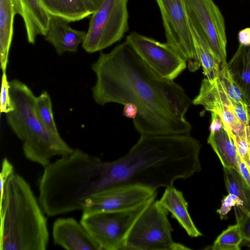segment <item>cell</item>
<instances>
[{
  "instance_id": "10",
  "label": "cell",
  "mask_w": 250,
  "mask_h": 250,
  "mask_svg": "<svg viewBox=\"0 0 250 250\" xmlns=\"http://www.w3.org/2000/svg\"><path fill=\"white\" fill-rule=\"evenodd\" d=\"M188 21L208 45L221 66L227 65V36L224 17L213 0H185Z\"/></svg>"
},
{
  "instance_id": "26",
  "label": "cell",
  "mask_w": 250,
  "mask_h": 250,
  "mask_svg": "<svg viewBox=\"0 0 250 250\" xmlns=\"http://www.w3.org/2000/svg\"><path fill=\"white\" fill-rule=\"evenodd\" d=\"M218 77L228 94L231 99L245 103L242 93L232 78L227 65L221 66Z\"/></svg>"
},
{
  "instance_id": "22",
  "label": "cell",
  "mask_w": 250,
  "mask_h": 250,
  "mask_svg": "<svg viewBox=\"0 0 250 250\" xmlns=\"http://www.w3.org/2000/svg\"><path fill=\"white\" fill-rule=\"evenodd\" d=\"M189 25L195 51L203 68V73L210 82H213L219 76L220 63L197 30L190 23Z\"/></svg>"
},
{
  "instance_id": "20",
  "label": "cell",
  "mask_w": 250,
  "mask_h": 250,
  "mask_svg": "<svg viewBox=\"0 0 250 250\" xmlns=\"http://www.w3.org/2000/svg\"><path fill=\"white\" fill-rule=\"evenodd\" d=\"M16 14L13 0H0V61L2 73L6 72L8 62Z\"/></svg>"
},
{
  "instance_id": "18",
  "label": "cell",
  "mask_w": 250,
  "mask_h": 250,
  "mask_svg": "<svg viewBox=\"0 0 250 250\" xmlns=\"http://www.w3.org/2000/svg\"><path fill=\"white\" fill-rule=\"evenodd\" d=\"M227 66L250 108V45H239Z\"/></svg>"
},
{
  "instance_id": "2",
  "label": "cell",
  "mask_w": 250,
  "mask_h": 250,
  "mask_svg": "<svg viewBox=\"0 0 250 250\" xmlns=\"http://www.w3.org/2000/svg\"><path fill=\"white\" fill-rule=\"evenodd\" d=\"M201 147L199 141L190 134L141 135L125 156L103 162L101 190L123 185L156 190L173 186L175 181L201 170Z\"/></svg>"
},
{
  "instance_id": "4",
  "label": "cell",
  "mask_w": 250,
  "mask_h": 250,
  "mask_svg": "<svg viewBox=\"0 0 250 250\" xmlns=\"http://www.w3.org/2000/svg\"><path fill=\"white\" fill-rule=\"evenodd\" d=\"M27 182L14 172L0 202V250H45L47 220Z\"/></svg>"
},
{
  "instance_id": "31",
  "label": "cell",
  "mask_w": 250,
  "mask_h": 250,
  "mask_svg": "<svg viewBox=\"0 0 250 250\" xmlns=\"http://www.w3.org/2000/svg\"><path fill=\"white\" fill-rule=\"evenodd\" d=\"M14 167L6 158H4L1 163V170L0 174V196L2 195L4 187L10 176L14 172Z\"/></svg>"
},
{
  "instance_id": "28",
  "label": "cell",
  "mask_w": 250,
  "mask_h": 250,
  "mask_svg": "<svg viewBox=\"0 0 250 250\" xmlns=\"http://www.w3.org/2000/svg\"><path fill=\"white\" fill-rule=\"evenodd\" d=\"M234 208L236 222L240 226L243 240L250 247V215L244 212L237 206Z\"/></svg>"
},
{
  "instance_id": "7",
  "label": "cell",
  "mask_w": 250,
  "mask_h": 250,
  "mask_svg": "<svg viewBox=\"0 0 250 250\" xmlns=\"http://www.w3.org/2000/svg\"><path fill=\"white\" fill-rule=\"evenodd\" d=\"M128 0H104L91 16L82 44L89 53L120 41L128 30Z\"/></svg>"
},
{
  "instance_id": "15",
  "label": "cell",
  "mask_w": 250,
  "mask_h": 250,
  "mask_svg": "<svg viewBox=\"0 0 250 250\" xmlns=\"http://www.w3.org/2000/svg\"><path fill=\"white\" fill-rule=\"evenodd\" d=\"M69 23L61 18L50 16L44 36L45 40L53 46L60 55L65 52H76L86 36L85 32L72 28Z\"/></svg>"
},
{
  "instance_id": "12",
  "label": "cell",
  "mask_w": 250,
  "mask_h": 250,
  "mask_svg": "<svg viewBox=\"0 0 250 250\" xmlns=\"http://www.w3.org/2000/svg\"><path fill=\"white\" fill-rule=\"evenodd\" d=\"M157 190L137 185H118L93 194L85 202L82 214L130 209L155 200Z\"/></svg>"
},
{
  "instance_id": "5",
  "label": "cell",
  "mask_w": 250,
  "mask_h": 250,
  "mask_svg": "<svg viewBox=\"0 0 250 250\" xmlns=\"http://www.w3.org/2000/svg\"><path fill=\"white\" fill-rule=\"evenodd\" d=\"M14 110L6 114L9 127L22 142L25 157L43 167L55 156H64L74 150L60 134L50 131L39 117L35 106L36 97L22 82H9Z\"/></svg>"
},
{
  "instance_id": "19",
  "label": "cell",
  "mask_w": 250,
  "mask_h": 250,
  "mask_svg": "<svg viewBox=\"0 0 250 250\" xmlns=\"http://www.w3.org/2000/svg\"><path fill=\"white\" fill-rule=\"evenodd\" d=\"M232 134L233 132H228L224 126L210 130L208 143L217 154L223 167L232 168L239 171L240 157Z\"/></svg>"
},
{
  "instance_id": "25",
  "label": "cell",
  "mask_w": 250,
  "mask_h": 250,
  "mask_svg": "<svg viewBox=\"0 0 250 250\" xmlns=\"http://www.w3.org/2000/svg\"><path fill=\"white\" fill-rule=\"evenodd\" d=\"M35 106L39 117L46 127L53 133L60 134L54 118L51 98L47 92L44 91L36 97Z\"/></svg>"
},
{
  "instance_id": "33",
  "label": "cell",
  "mask_w": 250,
  "mask_h": 250,
  "mask_svg": "<svg viewBox=\"0 0 250 250\" xmlns=\"http://www.w3.org/2000/svg\"><path fill=\"white\" fill-rule=\"evenodd\" d=\"M238 40L240 44L243 45H250V28L241 30L238 33Z\"/></svg>"
},
{
  "instance_id": "24",
  "label": "cell",
  "mask_w": 250,
  "mask_h": 250,
  "mask_svg": "<svg viewBox=\"0 0 250 250\" xmlns=\"http://www.w3.org/2000/svg\"><path fill=\"white\" fill-rule=\"evenodd\" d=\"M243 241L240 226L236 223L229 226L216 238L211 246L212 250H240Z\"/></svg>"
},
{
  "instance_id": "17",
  "label": "cell",
  "mask_w": 250,
  "mask_h": 250,
  "mask_svg": "<svg viewBox=\"0 0 250 250\" xmlns=\"http://www.w3.org/2000/svg\"><path fill=\"white\" fill-rule=\"evenodd\" d=\"M159 203L175 218L191 237L203 236L194 224L188 210L183 193L173 186L167 188Z\"/></svg>"
},
{
  "instance_id": "32",
  "label": "cell",
  "mask_w": 250,
  "mask_h": 250,
  "mask_svg": "<svg viewBox=\"0 0 250 250\" xmlns=\"http://www.w3.org/2000/svg\"><path fill=\"white\" fill-rule=\"evenodd\" d=\"M123 114L125 117L134 119L138 114V110L134 104L127 103L124 105Z\"/></svg>"
},
{
  "instance_id": "1",
  "label": "cell",
  "mask_w": 250,
  "mask_h": 250,
  "mask_svg": "<svg viewBox=\"0 0 250 250\" xmlns=\"http://www.w3.org/2000/svg\"><path fill=\"white\" fill-rule=\"evenodd\" d=\"M92 69L95 102L135 105L138 113L133 123L141 135L190 134L186 114L192 101L180 85L148 66L127 42L101 52Z\"/></svg>"
},
{
  "instance_id": "21",
  "label": "cell",
  "mask_w": 250,
  "mask_h": 250,
  "mask_svg": "<svg viewBox=\"0 0 250 250\" xmlns=\"http://www.w3.org/2000/svg\"><path fill=\"white\" fill-rule=\"evenodd\" d=\"M50 16L63 19L68 22L77 21L92 14L83 0H40Z\"/></svg>"
},
{
  "instance_id": "14",
  "label": "cell",
  "mask_w": 250,
  "mask_h": 250,
  "mask_svg": "<svg viewBox=\"0 0 250 250\" xmlns=\"http://www.w3.org/2000/svg\"><path fill=\"white\" fill-rule=\"evenodd\" d=\"M52 236L54 244L68 250H102L81 223L73 218L56 220Z\"/></svg>"
},
{
  "instance_id": "13",
  "label": "cell",
  "mask_w": 250,
  "mask_h": 250,
  "mask_svg": "<svg viewBox=\"0 0 250 250\" xmlns=\"http://www.w3.org/2000/svg\"><path fill=\"white\" fill-rule=\"evenodd\" d=\"M192 104L202 105L206 110L218 115L228 132L236 134L245 125L236 116L231 98L219 77L213 82L206 78L202 80L199 93L193 100Z\"/></svg>"
},
{
  "instance_id": "9",
  "label": "cell",
  "mask_w": 250,
  "mask_h": 250,
  "mask_svg": "<svg viewBox=\"0 0 250 250\" xmlns=\"http://www.w3.org/2000/svg\"><path fill=\"white\" fill-rule=\"evenodd\" d=\"M159 7L166 42L186 61L191 72L201 66L196 55L185 0H156Z\"/></svg>"
},
{
  "instance_id": "16",
  "label": "cell",
  "mask_w": 250,
  "mask_h": 250,
  "mask_svg": "<svg viewBox=\"0 0 250 250\" xmlns=\"http://www.w3.org/2000/svg\"><path fill=\"white\" fill-rule=\"evenodd\" d=\"M17 14L24 22L28 43L34 44L38 35L45 36L50 16L40 0H13Z\"/></svg>"
},
{
  "instance_id": "11",
  "label": "cell",
  "mask_w": 250,
  "mask_h": 250,
  "mask_svg": "<svg viewBox=\"0 0 250 250\" xmlns=\"http://www.w3.org/2000/svg\"><path fill=\"white\" fill-rule=\"evenodd\" d=\"M127 42L140 58L162 77L173 81L187 68L186 60L170 45L132 32Z\"/></svg>"
},
{
  "instance_id": "23",
  "label": "cell",
  "mask_w": 250,
  "mask_h": 250,
  "mask_svg": "<svg viewBox=\"0 0 250 250\" xmlns=\"http://www.w3.org/2000/svg\"><path fill=\"white\" fill-rule=\"evenodd\" d=\"M224 180L228 193L238 197L242 202L238 207L250 215V189L239 172L234 168L223 167Z\"/></svg>"
},
{
  "instance_id": "34",
  "label": "cell",
  "mask_w": 250,
  "mask_h": 250,
  "mask_svg": "<svg viewBox=\"0 0 250 250\" xmlns=\"http://www.w3.org/2000/svg\"><path fill=\"white\" fill-rule=\"evenodd\" d=\"M87 9L92 14L99 8L104 0H83Z\"/></svg>"
},
{
  "instance_id": "30",
  "label": "cell",
  "mask_w": 250,
  "mask_h": 250,
  "mask_svg": "<svg viewBox=\"0 0 250 250\" xmlns=\"http://www.w3.org/2000/svg\"><path fill=\"white\" fill-rule=\"evenodd\" d=\"M234 113L237 118L244 125L250 124V108L244 103L240 102L231 98Z\"/></svg>"
},
{
  "instance_id": "29",
  "label": "cell",
  "mask_w": 250,
  "mask_h": 250,
  "mask_svg": "<svg viewBox=\"0 0 250 250\" xmlns=\"http://www.w3.org/2000/svg\"><path fill=\"white\" fill-rule=\"evenodd\" d=\"M221 202V206L216 212L219 214L222 220L227 218L228 213L232 207L235 206L242 207L243 206L242 202L238 197L229 193L224 196Z\"/></svg>"
},
{
  "instance_id": "8",
  "label": "cell",
  "mask_w": 250,
  "mask_h": 250,
  "mask_svg": "<svg viewBox=\"0 0 250 250\" xmlns=\"http://www.w3.org/2000/svg\"><path fill=\"white\" fill-rule=\"evenodd\" d=\"M152 201L128 210L82 214L80 222L102 250H125L131 227Z\"/></svg>"
},
{
  "instance_id": "27",
  "label": "cell",
  "mask_w": 250,
  "mask_h": 250,
  "mask_svg": "<svg viewBox=\"0 0 250 250\" xmlns=\"http://www.w3.org/2000/svg\"><path fill=\"white\" fill-rule=\"evenodd\" d=\"M14 105L10 94L9 82L7 80L6 72L2 73L0 96V110L1 113H8L14 110Z\"/></svg>"
},
{
  "instance_id": "35",
  "label": "cell",
  "mask_w": 250,
  "mask_h": 250,
  "mask_svg": "<svg viewBox=\"0 0 250 250\" xmlns=\"http://www.w3.org/2000/svg\"><path fill=\"white\" fill-rule=\"evenodd\" d=\"M246 132L247 142L250 148V124L246 126Z\"/></svg>"
},
{
  "instance_id": "6",
  "label": "cell",
  "mask_w": 250,
  "mask_h": 250,
  "mask_svg": "<svg viewBox=\"0 0 250 250\" xmlns=\"http://www.w3.org/2000/svg\"><path fill=\"white\" fill-rule=\"evenodd\" d=\"M168 212L153 201L143 211L127 235L125 250H189L172 237V227L168 219Z\"/></svg>"
},
{
  "instance_id": "3",
  "label": "cell",
  "mask_w": 250,
  "mask_h": 250,
  "mask_svg": "<svg viewBox=\"0 0 250 250\" xmlns=\"http://www.w3.org/2000/svg\"><path fill=\"white\" fill-rule=\"evenodd\" d=\"M103 162L79 148L44 167L38 201L52 217L83 210L85 201L101 190Z\"/></svg>"
}]
</instances>
